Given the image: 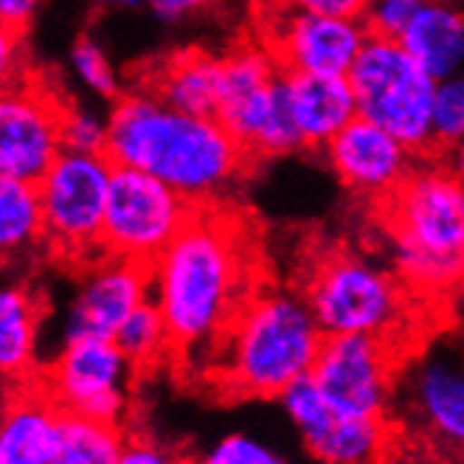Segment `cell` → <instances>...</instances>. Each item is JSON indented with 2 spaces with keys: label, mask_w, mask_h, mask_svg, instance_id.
I'll return each mask as SVG.
<instances>
[{
  "label": "cell",
  "mask_w": 464,
  "mask_h": 464,
  "mask_svg": "<svg viewBox=\"0 0 464 464\" xmlns=\"http://www.w3.org/2000/svg\"><path fill=\"white\" fill-rule=\"evenodd\" d=\"M259 287L254 226L226 206H200L150 265V295L169 326L178 358L208 361Z\"/></svg>",
  "instance_id": "cell-1"
},
{
  "label": "cell",
  "mask_w": 464,
  "mask_h": 464,
  "mask_svg": "<svg viewBox=\"0 0 464 464\" xmlns=\"http://www.w3.org/2000/svg\"><path fill=\"white\" fill-rule=\"evenodd\" d=\"M107 116V158L169 183L198 208L223 206L256 163L217 116L178 111L147 88L127 91Z\"/></svg>",
  "instance_id": "cell-2"
},
{
  "label": "cell",
  "mask_w": 464,
  "mask_h": 464,
  "mask_svg": "<svg viewBox=\"0 0 464 464\" xmlns=\"http://www.w3.org/2000/svg\"><path fill=\"white\" fill-rule=\"evenodd\" d=\"M324 330L302 290L259 287L208 354L214 383L234 397L279 400L313 374Z\"/></svg>",
  "instance_id": "cell-3"
},
{
  "label": "cell",
  "mask_w": 464,
  "mask_h": 464,
  "mask_svg": "<svg viewBox=\"0 0 464 464\" xmlns=\"http://www.w3.org/2000/svg\"><path fill=\"white\" fill-rule=\"evenodd\" d=\"M397 276L417 295L464 287V183L440 155L420 158L400 192L380 206Z\"/></svg>",
  "instance_id": "cell-4"
},
{
  "label": "cell",
  "mask_w": 464,
  "mask_h": 464,
  "mask_svg": "<svg viewBox=\"0 0 464 464\" xmlns=\"http://www.w3.org/2000/svg\"><path fill=\"white\" fill-rule=\"evenodd\" d=\"M302 295L324 335H372L400 349L417 333V302L397 270L352 251H326L313 262Z\"/></svg>",
  "instance_id": "cell-5"
},
{
  "label": "cell",
  "mask_w": 464,
  "mask_h": 464,
  "mask_svg": "<svg viewBox=\"0 0 464 464\" xmlns=\"http://www.w3.org/2000/svg\"><path fill=\"white\" fill-rule=\"evenodd\" d=\"M217 119L234 132L254 160L302 150V139L287 111L285 71L262 43H242L220 53Z\"/></svg>",
  "instance_id": "cell-6"
},
{
  "label": "cell",
  "mask_w": 464,
  "mask_h": 464,
  "mask_svg": "<svg viewBox=\"0 0 464 464\" xmlns=\"http://www.w3.org/2000/svg\"><path fill=\"white\" fill-rule=\"evenodd\" d=\"M358 116L380 124L417 155H436L433 99L436 82L400 40L369 34L349 71Z\"/></svg>",
  "instance_id": "cell-7"
},
{
  "label": "cell",
  "mask_w": 464,
  "mask_h": 464,
  "mask_svg": "<svg viewBox=\"0 0 464 464\" xmlns=\"http://www.w3.org/2000/svg\"><path fill=\"white\" fill-rule=\"evenodd\" d=\"M116 163L107 155L63 152L40 178L45 242L73 262L104 256L102 231Z\"/></svg>",
  "instance_id": "cell-8"
},
{
  "label": "cell",
  "mask_w": 464,
  "mask_h": 464,
  "mask_svg": "<svg viewBox=\"0 0 464 464\" xmlns=\"http://www.w3.org/2000/svg\"><path fill=\"white\" fill-rule=\"evenodd\" d=\"M198 206L141 169L116 167L107 198L102 251L152 265L188 226Z\"/></svg>",
  "instance_id": "cell-9"
},
{
  "label": "cell",
  "mask_w": 464,
  "mask_h": 464,
  "mask_svg": "<svg viewBox=\"0 0 464 464\" xmlns=\"http://www.w3.org/2000/svg\"><path fill=\"white\" fill-rule=\"evenodd\" d=\"M392 417L448 456H464V346L440 341L400 366Z\"/></svg>",
  "instance_id": "cell-10"
},
{
  "label": "cell",
  "mask_w": 464,
  "mask_h": 464,
  "mask_svg": "<svg viewBox=\"0 0 464 464\" xmlns=\"http://www.w3.org/2000/svg\"><path fill=\"white\" fill-rule=\"evenodd\" d=\"M259 43L282 71L349 76L369 40L363 20L298 9L287 0H259Z\"/></svg>",
  "instance_id": "cell-11"
},
{
  "label": "cell",
  "mask_w": 464,
  "mask_h": 464,
  "mask_svg": "<svg viewBox=\"0 0 464 464\" xmlns=\"http://www.w3.org/2000/svg\"><path fill=\"white\" fill-rule=\"evenodd\" d=\"M139 369L113 338L65 341L37 380L65 414L124 425Z\"/></svg>",
  "instance_id": "cell-12"
},
{
  "label": "cell",
  "mask_w": 464,
  "mask_h": 464,
  "mask_svg": "<svg viewBox=\"0 0 464 464\" xmlns=\"http://www.w3.org/2000/svg\"><path fill=\"white\" fill-rule=\"evenodd\" d=\"M279 402L307 453L321 464H380L389 453V420L343 411L324 394L313 374L295 380Z\"/></svg>",
  "instance_id": "cell-13"
},
{
  "label": "cell",
  "mask_w": 464,
  "mask_h": 464,
  "mask_svg": "<svg viewBox=\"0 0 464 464\" xmlns=\"http://www.w3.org/2000/svg\"><path fill=\"white\" fill-rule=\"evenodd\" d=\"M402 349L372 335H326L313 366L315 383L338 408L392 420Z\"/></svg>",
  "instance_id": "cell-14"
},
{
  "label": "cell",
  "mask_w": 464,
  "mask_h": 464,
  "mask_svg": "<svg viewBox=\"0 0 464 464\" xmlns=\"http://www.w3.org/2000/svg\"><path fill=\"white\" fill-rule=\"evenodd\" d=\"M65 102L37 82H9L0 102V178L40 183L63 147Z\"/></svg>",
  "instance_id": "cell-15"
},
{
  "label": "cell",
  "mask_w": 464,
  "mask_h": 464,
  "mask_svg": "<svg viewBox=\"0 0 464 464\" xmlns=\"http://www.w3.org/2000/svg\"><path fill=\"white\" fill-rule=\"evenodd\" d=\"M321 152L352 195L377 206L392 200L425 158L363 116L346 124Z\"/></svg>",
  "instance_id": "cell-16"
},
{
  "label": "cell",
  "mask_w": 464,
  "mask_h": 464,
  "mask_svg": "<svg viewBox=\"0 0 464 464\" xmlns=\"http://www.w3.org/2000/svg\"><path fill=\"white\" fill-rule=\"evenodd\" d=\"M150 267L104 254L82 276L63 321V343L79 338H116L121 324L150 302Z\"/></svg>",
  "instance_id": "cell-17"
},
{
  "label": "cell",
  "mask_w": 464,
  "mask_h": 464,
  "mask_svg": "<svg viewBox=\"0 0 464 464\" xmlns=\"http://www.w3.org/2000/svg\"><path fill=\"white\" fill-rule=\"evenodd\" d=\"M65 417L37 377L17 383L0 420V464H53L63 445Z\"/></svg>",
  "instance_id": "cell-18"
},
{
  "label": "cell",
  "mask_w": 464,
  "mask_h": 464,
  "mask_svg": "<svg viewBox=\"0 0 464 464\" xmlns=\"http://www.w3.org/2000/svg\"><path fill=\"white\" fill-rule=\"evenodd\" d=\"M285 96L302 150H324L358 119V99L349 76L285 71Z\"/></svg>",
  "instance_id": "cell-19"
},
{
  "label": "cell",
  "mask_w": 464,
  "mask_h": 464,
  "mask_svg": "<svg viewBox=\"0 0 464 464\" xmlns=\"http://www.w3.org/2000/svg\"><path fill=\"white\" fill-rule=\"evenodd\" d=\"M178 111L195 116H217L220 93V53L200 48L175 51L147 68L144 85Z\"/></svg>",
  "instance_id": "cell-20"
},
{
  "label": "cell",
  "mask_w": 464,
  "mask_h": 464,
  "mask_svg": "<svg viewBox=\"0 0 464 464\" xmlns=\"http://www.w3.org/2000/svg\"><path fill=\"white\" fill-rule=\"evenodd\" d=\"M400 43L436 82L456 76L464 71V12L453 0H425Z\"/></svg>",
  "instance_id": "cell-21"
},
{
  "label": "cell",
  "mask_w": 464,
  "mask_h": 464,
  "mask_svg": "<svg viewBox=\"0 0 464 464\" xmlns=\"http://www.w3.org/2000/svg\"><path fill=\"white\" fill-rule=\"evenodd\" d=\"M40 302L23 287L9 285L0 293V372L9 383H29L37 366Z\"/></svg>",
  "instance_id": "cell-22"
},
{
  "label": "cell",
  "mask_w": 464,
  "mask_h": 464,
  "mask_svg": "<svg viewBox=\"0 0 464 464\" xmlns=\"http://www.w3.org/2000/svg\"><path fill=\"white\" fill-rule=\"evenodd\" d=\"M45 242V217L37 183L0 178V251L6 259Z\"/></svg>",
  "instance_id": "cell-23"
},
{
  "label": "cell",
  "mask_w": 464,
  "mask_h": 464,
  "mask_svg": "<svg viewBox=\"0 0 464 464\" xmlns=\"http://www.w3.org/2000/svg\"><path fill=\"white\" fill-rule=\"evenodd\" d=\"M127 442V425L96 422L68 414L60 453L53 464H119Z\"/></svg>",
  "instance_id": "cell-24"
},
{
  "label": "cell",
  "mask_w": 464,
  "mask_h": 464,
  "mask_svg": "<svg viewBox=\"0 0 464 464\" xmlns=\"http://www.w3.org/2000/svg\"><path fill=\"white\" fill-rule=\"evenodd\" d=\"M113 341L119 343V349L127 354L139 372L155 369L160 361H167L175 354L169 326H167V321H163V315H160V310L152 298L144 302L121 324V330L116 333Z\"/></svg>",
  "instance_id": "cell-25"
},
{
  "label": "cell",
  "mask_w": 464,
  "mask_h": 464,
  "mask_svg": "<svg viewBox=\"0 0 464 464\" xmlns=\"http://www.w3.org/2000/svg\"><path fill=\"white\" fill-rule=\"evenodd\" d=\"M71 73L88 93L104 102H119L127 91L121 88V76L113 65V60L107 57V51L93 40V37H79L71 48L68 57Z\"/></svg>",
  "instance_id": "cell-26"
},
{
  "label": "cell",
  "mask_w": 464,
  "mask_h": 464,
  "mask_svg": "<svg viewBox=\"0 0 464 464\" xmlns=\"http://www.w3.org/2000/svg\"><path fill=\"white\" fill-rule=\"evenodd\" d=\"M464 141V71L440 79L433 99V147L436 155Z\"/></svg>",
  "instance_id": "cell-27"
},
{
  "label": "cell",
  "mask_w": 464,
  "mask_h": 464,
  "mask_svg": "<svg viewBox=\"0 0 464 464\" xmlns=\"http://www.w3.org/2000/svg\"><path fill=\"white\" fill-rule=\"evenodd\" d=\"M107 135H111V116H102L91 107L68 104L63 116V147L65 152L107 155Z\"/></svg>",
  "instance_id": "cell-28"
},
{
  "label": "cell",
  "mask_w": 464,
  "mask_h": 464,
  "mask_svg": "<svg viewBox=\"0 0 464 464\" xmlns=\"http://www.w3.org/2000/svg\"><path fill=\"white\" fill-rule=\"evenodd\" d=\"M422 6H425V0H369L361 20L369 34L400 40Z\"/></svg>",
  "instance_id": "cell-29"
},
{
  "label": "cell",
  "mask_w": 464,
  "mask_h": 464,
  "mask_svg": "<svg viewBox=\"0 0 464 464\" xmlns=\"http://www.w3.org/2000/svg\"><path fill=\"white\" fill-rule=\"evenodd\" d=\"M206 464H285V459L251 433H228L206 453Z\"/></svg>",
  "instance_id": "cell-30"
},
{
  "label": "cell",
  "mask_w": 464,
  "mask_h": 464,
  "mask_svg": "<svg viewBox=\"0 0 464 464\" xmlns=\"http://www.w3.org/2000/svg\"><path fill=\"white\" fill-rule=\"evenodd\" d=\"M175 461H178V453L169 450L167 445H160L147 433L127 430V442H124L119 464H175Z\"/></svg>",
  "instance_id": "cell-31"
},
{
  "label": "cell",
  "mask_w": 464,
  "mask_h": 464,
  "mask_svg": "<svg viewBox=\"0 0 464 464\" xmlns=\"http://www.w3.org/2000/svg\"><path fill=\"white\" fill-rule=\"evenodd\" d=\"M40 6H43V0H0V23H4V32L20 37L32 25Z\"/></svg>",
  "instance_id": "cell-32"
},
{
  "label": "cell",
  "mask_w": 464,
  "mask_h": 464,
  "mask_svg": "<svg viewBox=\"0 0 464 464\" xmlns=\"http://www.w3.org/2000/svg\"><path fill=\"white\" fill-rule=\"evenodd\" d=\"M141 4L152 14H158L160 20L178 23V20H186V17H195L200 12H206L214 0H141Z\"/></svg>",
  "instance_id": "cell-33"
},
{
  "label": "cell",
  "mask_w": 464,
  "mask_h": 464,
  "mask_svg": "<svg viewBox=\"0 0 464 464\" xmlns=\"http://www.w3.org/2000/svg\"><path fill=\"white\" fill-rule=\"evenodd\" d=\"M287 4L307 9V12H321L333 17H363L369 0H287Z\"/></svg>",
  "instance_id": "cell-34"
},
{
  "label": "cell",
  "mask_w": 464,
  "mask_h": 464,
  "mask_svg": "<svg viewBox=\"0 0 464 464\" xmlns=\"http://www.w3.org/2000/svg\"><path fill=\"white\" fill-rule=\"evenodd\" d=\"M440 158H442L445 167L464 183V141H459V144H453L450 150L440 152Z\"/></svg>",
  "instance_id": "cell-35"
},
{
  "label": "cell",
  "mask_w": 464,
  "mask_h": 464,
  "mask_svg": "<svg viewBox=\"0 0 464 464\" xmlns=\"http://www.w3.org/2000/svg\"><path fill=\"white\" fill-rule=\"evenodd\" d=\"M93 4L104 9H132V6H139L141 0H93Z\"/></svg>",
  "instance_id": "cell-36"
},
{
  "label": "cell",
  "mask_w": 464,
  "mask_h": 464,
  "mask_svg": "<svg viewBox=\"0 0 464 464\" xmlns=\"http://www.w3.org/2000/svg\"><path fill=\"white\" fill-rule=\"evenodd\" d=\"M175 464H206V461H203V456H195V453H178Z\"/></svg>",
  "instance_id": "cell-37"
},
{
  "label": "cell",
  "mask_w": 464,
  "mask_h": 464,
  "mask_svg": "<svg viewBox=\"0 0 464 464\" xmlns=\"http://www.w3.org/2000/svg\"><path fill=\"white\" fill-rule=\"evenodd\" d=\"M343 464H349V461H343Z\"/></svg>",
  "instance_id": "cell-38"
},
{
  "label": "cell",
  "mask_w": 464,
  "mask_h": 464,
  "mask_svg": "<svg viewBox=\"0 0 464 464\" xmlns=\"http://www.w3.org/2000/svg\"><path fill=\"white\" fill-rule=\"evenodd\" d=\"M285 464H287V461H285Z\"/></svg>",
  "instance_id": "cell-39"
}]
</instances>
